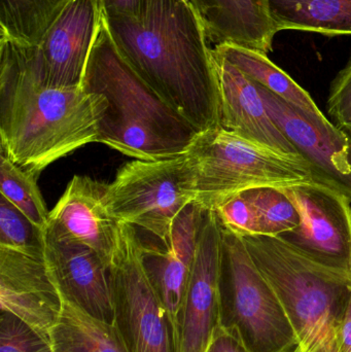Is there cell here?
<instances>
[{
    "label": "cell",
    "mask_w": 351,
    "mask_h": 352,
    "mask_svg": "<svg viewBox=\"0 0 351 352\" xmlns=\"http://www.w3.org/2000/svg\"><path fill=\"white\" fill-rule=\"evenodd\" d=\"M102 16L117 51L148 86L199 133L218 127L214 54L189 0H142L136 16Z\"/></svg>",
    "instance_id": "6da1fadb"
},
{
    "label": "cell",
    "mask_w": 351,
    "mask_h": 352,
    "mask_svg": "<svg viewBox=\"0 0 351 352\" xmlns=\"http://www.w3.org/2000/svg\"><path fill=\"white\" fill-rule=\"evenodd\" d=\"M104 100L45 78L36 45L0 34V138L12 162L39 175L56 161L97 142Z\"/></svg>",
    "instance_id": "7a4b0ae2"
},
{
    "label": "cell",
    "mask_w": 351,
    "mask_h": 352,
    "mask_svg": "<svg viewBox=\"0 0 351 352\" xmlns=\"http://www.w3.org/2000/svg\"><path fill=\"white\" fill-rule=\"evenodd\" d=\"M82 87L104 100L97 142L126 156L146 161L174 158L185 154L199 134L122 57L103 16Z\"/></svg>",
    "instance_id": "3957f363"
},
{
    "label": "cell",
    "mask_w": 351,
    "mask_h": 352,
    "mask_svg": "<svg viewBox=\"0 0 351 352\" xmlns=\"http://www.w3.org/2000/svg\"><path fill=\"white\" fill-rule=\"evenodd\" d=\"M275 292L306 352H339V335L351 299V274L321 266L278 237L241 236Z\"/></svg>",
    "instance_id": "277c9868"
},
{
    "label": "cell",
    "mask_w": 351,
    "mask_h": 352,
    "mask_svg": "<svg viewBox=\"0 0 351 352\" xmlns=\"http://www.w3.org/2000/svg\"><path fill=\"white\" fill-rule=\"evenodd\" d=\"M185 155L195 179L196 202L206 210L249 188L313 182L301 157L275 152L220 127L198 134Z\"/></svg>",
    "instance_id": "5b68a950"
},
{
    "label": "cell",
    "mask_w": 351,
    "mask_h": 352,
    "mask_svg": "<svg viewBox=\"0 0 351 352\" xmlns=\"http://www.w3.org/2000/svg\"><path fill=\"white\" fill-rule=\"evenodd\" d=\"M222 236L220 326L236 332L251 352L292 351L299 341L275 292L253 262L242 237L223 227Z\"/></svg>",
    "instance_id": "8992f818"
},
{
    "label": "cell",
    "mask_w": 351,
    "mask_h": 352,
    "mask_svg": "<svg viewBox=\"0 0 351 352\" xmlns=\"http://www.w3.org/2000/svg\"><path fill=\"white\" fill-rule=\"evenodd\" d=\"M195 179L185 155L124 165L107 184L104 203L117 221L166 242L181 211L196 202Z\"/></svg>",
    "instance_id": "52a82bcc"
},
{
    "label": "cell",
    "mask_w": 351,
    "mask_h": 352,
    "mask_svg": "<svg viewBox=\"0 0 351 352\" xmlns=\"http://www.w3.org/2000/svg\"><path fill=\"white\" fill-rule=\"evenodd\" d=\"M141 246L136 228L122 223L119 252L111 267L113 324L128 352H177L174 322L144 272Z\"/></svg>",
    "instance_id": "ba28073f"
},
{
    "label": "cell",
    "mask_w": 351,
    "mask_h": 352,
    "mask_svg": "<svg viewBox=\"0 0 351 352\" xmlns=\"http://www.w3.org/2000/svg\"><path fill=\"white\" fill-rule=\"evenodd\" d=\"M280 188L296 205L301 223L278 237L308 260L351 274L350 201L313 182Z\"/></svg>",
    "instance_id": "9c48e42d"
},
{
    "label": "cell",
    "mask_w": 351,
    "mask_h": 352,
    "mask_svg": "<svg viewBox=\"0 0 351 352\" xmlns=\"http://www.w3.org/2000/svg\"><path fill=\"white\" fill-rule=\"evenodd\" d=\"M259 88L270 117L308 165L311 180L351 202L350 132L333 125L323 113H308L261 85Z\"/></svg>",
    "instance_id": "30bf717a"
},
{
    "label": "cell",
    "mask_w": 351,
    "mask_h": 352,
    "mask_svg": "<svg viewBox=\"0 0 351 352\" xmlns=\"http://www.w3.org/2000/svg\"><path fill=\"white\" fill-rule=\"evenodd\" d=\"M222 227L214 210L203 209L195 263L177 327V352H205L216 327Z\"/></svg>",
    "instance_id": "8fae6325"
},
{
    "label": "cell",
    "mask_w": 351,
    "mask_h": 352,
    "mask_svg": "<svg viewBox=\"0 0 351 352\" xmlns=\"http://www.w3.org/2000/svg\"><path fill=\"white\" fill-rule=\"evenodd\" d=\"M106 186L87 176H74L49 212L45 233L91 248L111 267L119 252L122 221L105 206Z\"/></svg>",
    "instance_id": "7c38bea8"
},
{
    "label": "cell",
    "mask_w": 351,
    "mask_h": 352,
    "mask_svg": "<svg viewBox=\"0 0 351 352\" xmlns=\"http://www.w3.org/2000/svg\"><path fill=\"white\" fill-rule=\"evenodd\" d=\"M45 235V261L63 302L113 324L111 267L82 244Z\"/></svg>",
    "instance_id": "4fadbf2b"
},
{
    "label": "cell",
    "mask_w": 351,
    "mask_h": 352,
    "mask_svg": "<svg viewBox=\"0 0 351 352\" xmlns=\"http://www.w3.org/2000/svg\"><path fill=\"white\" fill-rule=\"evenodd\" d=\"M101 19L97 0H71L43 35L37 56L51 86L82 88Z\"/></svg>",
    "instance_id": "5bb4252c"
},
{
    "label": "cell",
    "mask_w": 351,
    "mask_h": 352,
    "mask_svg": "<svg viewBox=\"0 0 351 352\" xmlns=\"http://www.w3.org/2000/svg\"><path fill=\"white\" fill-rule=\"evenodd\" d=\"M202 212L203 208L197 202L191 203L175 219L166 242L148 245L141 240L144 272L175 329L195 263Z\"/></svg>",
    "instance_id": "9a60e30c"
},
{
    "label": "cell",
    "mask_w": 351,
    "mask_h": 352,
    "mask_svg": "<svg viewBox=\"0 0 351 352\" xmlns=\"http://www.w3.org/2000/svg\"><path fill=\"white\" fill-rule=\"evenodd\" d=\"M64 302L45 258L0 248V307L49 335Z\"/></svg>",
    "instance_id": "2e32d148"
},
{
    "label": "cell",
    "mask_w": 351,
    "mask_h": 352,
    "mask_svg": "<svg viewBox=\"0 0 351 352\" xmlns=\"http://www.w3.org/2000/svg\"><path fill=\"white\" fill-rule=\"evenodd\" d=\"M212 54L220 86L218 127L275 152L299 156L268 113L259 85L214 49Z\"/></svg>",
    "instance_id": "e0dca14e"
},
{
    "label": "cell",
    "mask_w": 351,
    "mask_h": 352,
    "mask_svg": "<svg viewBox=\"0 0 351 352\" xmlns=\"http://www.w3.org/2000/svg\"><path fill=\"white\" fill-rule=\"evenodd\" d=\"M208 41L230 43L268 55L278 34L268 0H189Z\"/></svg>",
    "instance_id": "ac0fdd59"
},
{
    "label": "cell",
    "mask_w": 351,
    "mask_h": 352,
    "mask_svg": "<svg viewBox=\"0 0 351 352\" xmlns=\"http://www.w3.org/2000/svg\"><path fill=\"white\" fill-rule=\"evenodd\" d=\"M268 8L278 32L351 35V0H268Z\"/></svg>",
    "instance_id": "d6986e66"
},
{
    "label": "cell",
    "mask_w": 351,
    "mask_h": 352,
    "mask_svg": "<svg viewBox=\"0 0 351 352\" xmlns=\"http://www.w3.org/2000/svg\"><path fill=\"white\" fill-rule=\"evenodd\" d=\"M49 336L53 352H128L115 324L96 320L66 302Z\"/></svg>",
    "instance_id": "ffe728a7"
},
{
    "label": "cell",
    "mask_w": 351,
    "mask_h": 352,
    "mask_svg": "<svg viewBox=\"0 0 351 352\" xmlns=\"http://www.w3.org/2000/svg\"><path fill=\"white\" fill-rule=\"evenodd\" d=\"M214 51L228 60L247 78L284 100L308 113H323L310 94L299 86L286 72L270 61L268 55L230 43L216 45Z\"/></svg>",
    "instance_id": "44dd1931"
},
{
    "label": "cell",
    "mask_w": 351,
    "mask_h": 352,
    "mask_svg": "<svg viewBox=\"0 0 351 352\" xmlns=\"http://www.w3.org/2000/svg\"><path fill=\"white\" fill-rule=\"evenodd\" d=\"M71 0H1L0 34L37 45Z\"/></svg>",
    "instance_id": "7402d4cb"
},
{
    "label": "cell",
    "mask_w": 351,
    "mask_h": 352,
    "mask_svg": "<svg viewBox=\"0 0 351 352\" xmlns=\"http://www.w3.org/2000/svg\"><path fill=\"white\" fill-rule=\"evenodd\" d=\"M39 175L26 170L12 162L3 153L0 155V192L37 227L45 230L49 212L37 184Z\"/></svg>",
    "instance_id": "603a6c76"
},
{
    "label": "cell",
    "mask_w": 351,
    "mask_h": 352,
    "mask_svg": "<svg viewBox=\"0 0 351 352\" xmlns=\"http://www.w3.org/2000/svg\"><path fill=\"white\" fill-rule=\"evenodd\" d=\"M249 192L257 208L260 235L278 237L300 226L298 208L280 188L260 186Z\"/></svg>",
    "instance_id": "cb8c5ba5"
},
{
    "label": "cell",
    "mask_w": 351,
    "mask_h": 352,
    "mask_svg": "<svg viewBox=\"0 0 351 352\" xmlns=\"http://www.w3.org/2000/svg\"><path fill=\"white\" fill-rule=\"evenodd\" d=\"M0 248L45 258V230L37 227L3 196L0 198Z\"/></svg>",
    "instance_id": "d4e9b609"
},
{
    "label": "cell",
    "mask_w": 351,
    "mask_h": 352,
    "mask_svg": "<svg viewBox=\"0 0 351 352\" xmlns=\"http://www.w3.org/2000/svg\"><path fill=\"white\" fill-rule=\"evenodd\" d=\"M0 352H53L51 336L12 312L0 314Z\"/></svg>",
    "instance_id": "484cf974"
},
{
    "label": "cell",
    "mask_w": 351,
    "mask_h": 352,
    "mask_svg": "<svg viewBox=\"0 0 351 352\" xmlns=\"http://www.w3.org/2000/svg\"><path fill=\"white\" fill-rule=\"evenodd\" d=\"M214 211L225 229L240 236L260 235L257 208L249 190L234 195Z\"/></svg>",
    "instance_id": "4316f807"
},
{
    "label": "cell",
    "mask_w": 351,
    "mask_h": 352,
    "mask_svg": "<svg viewBox=\"0 0 351 352\" xmlns=\"http://www.w3.org/2000/svg\"><path fill=\"white\" fill-rule=\"evenodd\" d=\"M328 113L335 120L338 127L351 130V54L346 67L332 82Z\"/></svg>",
    "instance_id": "83f0119b"
},
{
    "label": "cell",
    "mask_w": 351,
    "mask_h": 352,
    "mask_svg": "<svg viewBox=\"0 0 351 352\" xmlns=\"http://www.w3.org/2000/svg\"><path fill=\"white\" fill-rule=\"evenodd\" d=\"M205 352H251L234 331L223 328L220 324L212 334Z\"/></svg>",
    "instance_id": "f1b7e54d"
},
{
    "label": "cell",
    "mask_w": 351,
    "mask_h": 352,
    "mask_svg": "<svg viewBox=\"0 0 351 352\" xmlns=\"http://www.w3.org/2000/svg\"><path fill=\"white\" fill-rule=\"evenodd\" d=\"M104 16H136L139 12L142 0H97Z\"/></svg>",
    "instance_id": "f546056e"
},
{
    "label": "cell",
    "mask_w": 351,
    "mask_h": 352,
    "mask_svg": "<svg viewBox=\"0 0 351 352\" xmlns=\"http://www.w3.org/2000/svg\"><path fill=\"white\" fill-rule=\"evenodd\" d=\"M339 352H351V299L340 329Z\"/></svg>",
    "instance_id": "4dcf8cb0"
},
{
    "label": "cell",
    "mask_w": 351,
    "mask_h": 352,
    "mask_svg": "<svg viewBox=\"0 0 351 352\" xmlns=\"http://www.w3.org/2000/svg\"><path fill=\"white\" fill-rule=\"evenodd\" d=\"M291 352H306L304 351V349H302V347L300 346V345H298V346L295 347L294 349H293Z\"/></svg>",
    "instance_id": "1f68e13d"
},
{
    "label": "cell",
    "mask_w": 351,
    "mask_h": 352,
    "mask_svg": "<svg viewBox=\"0 0 351 352\" xmlns=\"http://www.w3.org/2000/svg\"><path fill=\"white\" fill-rule=\"evenodd\" d=\"M348 131H350V133H351V130H348Z\"/></svg>",
    "instance_id": "d6a6232c"
}]
</instances>
